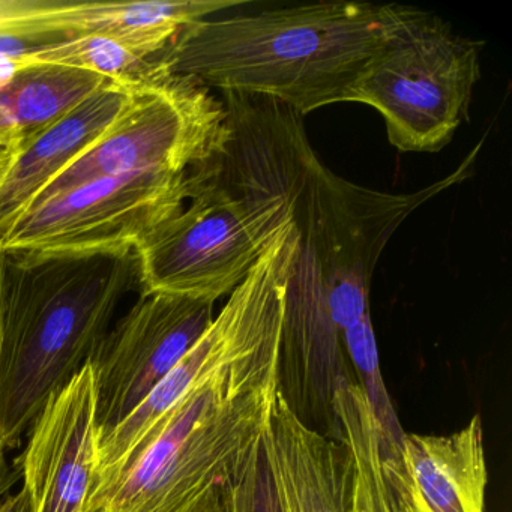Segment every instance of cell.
<instances>
[{
    "label": "cell",
    "mask_w": 512,
    "mask_h": 512,
    "mask_svg": "<svg viewBox=\"0 0 512 512\" xmlns=\"http://www.w3.org/2000/svg\"><path fill=\"white\" fill-rule=\"evenodd\" d=\"M214 167L203 173H128L71 188L26 211L0 239V251L32 256L133 253L155 227L184 208Z\"/></svg>",
    "instance_id": "52a82bcc"
},
{
    "label": "cell",
    "mask_w": 512,
    "mask_h": 512,
    "mask_svg": "<svg viewBox=\"0 0 512 512\" xmlns=\"http://www.w3.org/2000/svg\"><path fill=\"white\" fill-rule=\"evenodd\" d=\"M22 145H5L0 143V185L4 184L7 176L10 175L17 157L22 152Z\"/></svg>",
    "instance_id": "44dd1931"
},
{
    "label": "cell",
    "mask_w": 512,
    "mask_h": 512,
    "mask_svg": "<svg viewBox=\"0 0 512 512\" xmlns=\"http://www.w3.org/2000/svg\"><path fill=\"white\" fill-rule=\"evenodd\" d=\"M482 44L419 8L365 65L344 103L373 107L401 152H439L467 119L481 77Z\"/></svg>",
    "instance_id": "277c9868"
},
{
    "label": "cell",
    "mask_w": 512,
    "mask_h": 512,
    "mask_svg": "<svg viewBox=\"0 0 512 512\" xmlns=\"http://www.w3.org/2000/svg\"><path fill=\"white\" fill-rule=\"evenodd\" d=\"M37 0H0V32L31 34Z\"/></svg>",
    "instance_id": "ffe728a7"
},
{
    "label": "cell",
    "mask_w": 512,
    "mask_h": 512,
    "mask_svg": "<svg viewBox=\"0 0 512 512\" xmlns=\"http://www.w3.org/2000/svg\"><path fill=\"white\" fill-rule=\"evenodd\" d=\"M481 148L482 140L454 173L406 194L352 184L317 160L296 205L295 223L340 334L370 313L371 277L395 230L416 208L466 181Z\"/></svg>",
    "instance_id": "5b68a950"
},
{
    "label": "cell",
    "mask_w": 512,
    "mask_h": 512,
    "mask_svg": "<svg viewBox=\"0 0 512 512\" xmlns=\"http://www.w3.org/2000/svg\"><path fill=\"white\" fill-rule=\"evenodd\" d=\"M229 137L223 101L193 77L170 73L163 65L157 76L134 86L130 101L106 133L62 170L31 208L110 176L208 172L226 151Z\"/></svg>",
    "instance_id": "8992f818"
},
{
    "label": "cell",
    "mask_w": 512,
    "mask_h": 512,
    "mask_svg": "<svg viewBox=\"0 0 512 512\" xmlns=\"http://www.w3.org/2000/svg\"><path fill=\"white\" fill-rule=\"evenodd\" d=\"M334 409L338 442L346 446L352 467L349 512H400L383 475L376 421L358 383L338 389Z\"/></svg>",
    "instance_id": "2e32d148"
},
{
    "label": "cell",
    "mask_w": 512,
    "mask_h": 512,
    "mask_svg": "<svg viewBox=\"0 0 512 512\" xmlns=\"http://www.w3.org/2000/svg\"><path fill=\"white\" fill-rule=\"evenodd\" d=\"M98 445L94 371L88 362L29 428L22 460L29 512H85Z\"/></svg>",
    "instance_id": "30bf717a"
},
{
    "label": "cell",
    "mask_w": 512,
    "mask_h": 512,
    "mask_svg": "<svg viewBox=\"0 0 512 512\" xmlns=\"http://www.w3.org/2000/svg\"><path fill=\"white\" fill-rule=\"evenodd\" d=\"M139 286L136 253L4 254L0 286V454L91 361L122 299Z\"/></svg>",
    "instance_id": "7a4b0ae2"
},
{
    "label": "cell",
    "mask_w": 512,
    "mask_h": 512,
    "mask_svg": "<svg viewBox=\"0 0 512 512\" xmlns=\"http://www.w3.org/2000/svg\"><path fill=\"white\" fill-rule=\"evenodd\" d=\"M2 271H4V253L0 251V286H2ZM0 485H2V472H0Z\"/></svg>",
    "instance_id": "603a6c76"
},
{
    "label": "cell",
    "mask_w": 512,
    "mask_h": 512,
    "mask_svg": "<svg viewBox=\"0 0 512 512\" xmlns=\"http://www.w3.org/2000/svg\"><path fill=\"white\" fill-rule=\"evenodd\" d=\"M341 338L353 373L356 374V383L364 392L365 400L376 421L380 457H389L397 452L406 431L398 421L397 412L383 380L371 313L365 314L355 325L344 329Z\"/></svg>",
    "instance_id": "ac0fdd59"
},
{
    "label": "cell",
    "mask_w": 512,
    "mask_h": 512,
    "mask_svg": "<svg viewBox=\"0 0 512 512\" xmlns=\"http://www.w3.org/2000/svg\"><path fill=\"white\" fill-rule=\"evenodd\" d=\"M353 379L352 365L326 307L316 266L301 241L281 326L277 392L299 421L338 442L335 395L343 386L356 383Z\"/></svg>",
    "instance_id": "9c48e42d"
},
{
    "label": "cell",
    "mask_w": 512,
    "mask_h": 512,
    "mask_svg": "<svg viewBox=\"0 0 512 512\" xmlns=\"http://www.w3.org/2000/svg\"><path fill=\"white\" fill-rule=\"evenodd\" d=\"M241 0H133V2H59L38 0L32 34L70 38L109 37L143 58L163 53L182 29L223 11Z\"/></svg>",
    "instance_id": "7c38bea8"
},
{
    "label": "cell",
    "mask_w": 512,
    "mask_h": 512,
    "mask_svg": "<svg viewBox=\"0 0 512 512\" xmlns=\"http://www.w3.org/2000/svg\"><path fill=\"white\" fill-rule=\"evenodd\" d=\"M280 337L185 398L128 466L94 479L85 512H212L265 430L277 395Z\"/></svg>",
    "instance_id": "3957f363"
},
{
    "label": "cell",
    "mask_w": 512,
    "mask_h": 512,
    "mask_svg": "<svg viewBox=\"0 0 512 512\" xmlns=\"http://www.w3.org/2000/svg\"><path fill=\"white\" fill-rule=\"evenodd\" d=\"M262 440L281 511L349 512L346 446L299 421L278 392Z\"/></svg>",
    "instance_id": "4fadbf2b"
},
{
    "label": "cell",
    "mask_w": 512,
    "mask_h": 512,
    "mask_svg": "<svg viewBox=\"0 0 512 512\" xmlns=\"http://www.w3.org/2000/svg\"><path fill=\"white\" fill-rule=\"evenodd\" d=\"M0 512H29L28 499L23 490L0 499Z\"/></svg>",
    "instance_id": "7402d4cb"
},
{
    "label": "cell",
    "mask_w": 512,
    "mask_h": 512,
    "mask_svg": "<svg viewBox=\"0 0 512 512\" xmlns=\"http://www.w3.org/2000/svg\"><path fill=\"white\" fill-rule=\"evenodd\" d=\"M212 512H283L262 436L224 485Z\"/></svg>",
    "instance_id": "d6986e66"
},
{
    "label": "cell",
    "mask_w": 512,
    "mask_h": 512,
    "mask_svg": "<svg viewBox=\"0 0 512 512\" xmlns=\"http://www.w3.org/2000/svg\"><path fill=\"white\" fill-rule=\"evenodd\" d=\"M410 8L320 2L200 20L155 59L206 88L277 101L305 116L344 103Z\"/></svg>",
    "instance_id": "6da1fadb"
},
{
    "label": "cell",
    "mask_w": 512,
    "mask_h": 512,
    "mask_svg": "<svg viewBox=\"0 0 512 512\" xmlns=\"http://www.w3.org/2000/svg\"><path fill=\"white\" fill-rule=\"evenodd\" d=\"M131 91L133 88L110 82L23 146L10 175L0 185V239L50 182L106 133L130 101Z\"/></svg>",
    "instance_id": "5bb4252c"
},
{
    "label": "cell",
    "mask_w": 512,
    "mask_h": 512,
    "mask_svg": "<svg viewBox=\"0 0 512 512\" xmlns=\"http://www.w3.org/2000/svg\"><path fill=\"white\" fill-rule=\"evenodd\" d=\"M400 512H484L487 461L479 415L448 436L404 433L380 457Z\"/></svg>",
    "instance_id": "8fae6325"
},
{
    "label": "cell",
    "mask_w": 512,
    "mask_h": 512,
    "mask_svg": "<svg viewBox=\"0 0 512 512\" xmlns=\"http://www.w3.org/2000/svg\"><path fill=\"white\" fill-rule=\"evenodd\" d=\"M110 82L61 65L23 67L0 88V143L25 146Z\"/></svg>",
    "instance_id": "9a60e30c"
},
{
    "label": "cell",
    "mask_w": 512,
    "mask_h": 512,
    "mask_svg": "<svg viewBox=\"0 0 512 512\" xmlns=\"http://www.w3.org/2000/svg\"><path fill=\"white\" fill-rule=\"evenodd\" d=\"M212 302L142 293L92 355L101 437L121 424L184 358L214 320Z\"/></svg>",
    "instance_id": "ba28073f"
},
{
    "label": "cell",
    "mask_w": 512,
    "mask_h": 512,
    "mask_svg": "<svg viewBox=\"0 0 512 512\" xmlns=\"http://www.w3.org/2000/svg\"><path fill=\"white\" fill-rule=\"evenodd\" d=\"M37 64L86 71L128 88L152 79L163 70L157 59L143 58L119 41L100 35H80L50 44L25 56L20 62V70Z\"/></svg>",
    "instance_id": "e0dca14e"
}]
</instances>
